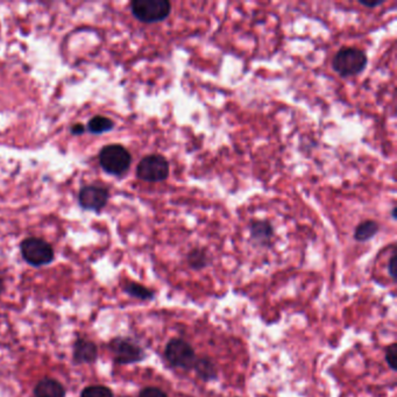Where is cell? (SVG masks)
Wrapping results in <instances>:
<instances>
[{"label":"cell","instance_id":"obj_1","mask_svg":"<svg viewBox=\"0 0 397 397\" xmlns=\"http://www.w3.org/2000/svg\"><path fill=\"white\" fill-rule=\"evenodd\" d=\"M367 55L364 50L355 47H345L338 50L332 59V68L342 77L357 76L367 67Z\"/></svg>","mask_w":397,"mask_h":397},{"label":"cell","instance_id":"obj_2","mask_svg":"<svg viewBox=\"0 0 397 397\" xmlns=\"http://www.w3.org/2000/svg\"><path fill=\"white\" fill-rule=\"evenodd\" d=\"M20 251L23 260L33 267H43L53 263L55 253L53 247L46 240L36 236H30L23 240Z\"/></svg>","mask_w":397,"mask_h":397},{"label":"cell","instance_id":"obj_3","mask_svg":"<svg viewBox=\"0 0 397 397\" xmlns=\"http://www.w3.org/2000/svg\"><path fill=\"white\" fill-rule=\"evenodd\" d=\"M99 163L108 174L122 176L131 167L132 156L122 144H108L100 151Z\"/></svg>","mask_w":397,"mask_h":397},{"label":"cell","instance_id":"obj_4","mask_svg":"<svg viewBox=\"0 0 397 397\" xmlns=\"http://www.w3.org/2000/svg\"><path fill=\"white\" fill-rule=\"evenodd\" d=\"M164 358L171 367L180 368L184 371H191L197 355L194 347L187 340L180 338L171 339L164 348Z\"/></svg>","mask_w":397,"mask_h":397},{"label":"cell","instance_id":"obj_5","mask_svg":"<svg viewBox=\"0 0 397 397\" xmlns=\"http://www.w3.org/2000/svg\"><path fill=\"white\" fill-rule=\"evenodd\" d=\"M131 10L132 14L142 23H160L171 16V4L168 0H134L131 4Z\"/></svg>","mask_w":397,"mask_h":397},{"label":"cell","instance_id":"obj_6","mask_svg":"<svg viewBox=\"0 0 397 397\" xmlns=\"http://www.w3.org/2000/svg\"><path fill=\"white\" fill-rule=\"evenodd\" d=\"M108 350L113 355V361L118 364H133L142 362L147 355L144 348L128 337H115L108 343Z\"/></svg>","mask_w":397,"mask_h":397},{"label":"cell","instance_id":"obj_7","mask_svg":"<svg viewBox=\"0 0 397 397\" xmlns=\"http://www.w3.org/2000/svg\"><path fill=\"white\" fill-rule=\"evenodd\" d=\"M171 173V167L167 159L159 154L147 155L139 162L137 176L146 182H162L167 180Z\"/></svg>","mask_w":397,"mask_h":397},{"label":"cell","instance_id":"obj_8","mask_svg":"<svg viewBox=\"0 0 397 397\" xmlns=\"http://www.w3.org/2000/svg\"><path fill=\"white\" fill-rule=\"evenodd\" d=\"M79 200L86 210L100 211L108 204V191L105 188L88 185L79 191Z\"/></svg>","mask_w":397,"mask_h":397},{"label":"cell","instance_id":"obj_9","mask_svg":"<svg viewBox=\"0 0 397 397\" xmlns=\"http://www.w3.org/2000/svg\"><path fill=\"white\" fill-rule=\"evenodd\" d=\"M98 358V347L86 338H77L72 348V359L76 364H90Z\"/></svg>","mask_w":397,"mask_h":397},{"label":"cell","instance_id":"obj_10","mask_svg":"<svg viewBox=\"0 0 397 397\" xmlns=\"http://www.w3.org/2000/svg\"><path fill=\"white\" fill-rule=\"evenodd\" d=\"M250 236L259 246H270L274 238V227L267 220H254L250 225Z\"/></svg>","mask_w":397,"mask_h":397},{"label":"cell","instance_id":"obj_11","mask_svg":"<svg viewBox=\"0 0 397 397\" xmlns=\"http://www.w3.org/2000/svg\"><path fill=\"white\" fill-rule=\"evenodd\" d=\"M66 388L55 379H41L34 388V397H66Z\"/></svg>","mask_w":397,"mask_h":397},{"label":"cell","instance_id":"obj_12","mask_svg":"<svg viewBox=\"0 0 397 397\" xmlns=\"http://www.w3.org/2000/svg\"><path fill=\"white\" fill-rule=\"evenodd\" d=\"M192 369L196 372L198 378L200 380H203L204 382H211V381L218 379V371H217L214 361L211 360L210 358H207V357L197 358Z\"/></svg>","mask_w":397,"mask_h":397},{"label":"cell","instance_id":"obj_13","mask_svg":"<svg viewBox=\"0 0 397 397\" xmlns=\"http://www.w3.org/2000/svg\"><path fill=\"white\" fill-rule=\"evenodd\" d=\"M379 224L375 220H364L359 224L355 232V239L359 243H366L378 234Z\"/></svg>","mask_w":397,"mask_h":397},{"label":"cell","instance_id":"obj_14","mask_svg":"<svg viewBox=\"0 0 397 397\" xmlns=\"http://www.w3.org/2000/svg\"><path fill=\"white\" fill-rule=\"evenodd\" d=\"M122 290L128 296H131L133 299H140V301H151L155 296L153 290L137 282L126 283L122 287Z\"/></svg>","mask_w":397,"mask_h":397},{"label":"cell","instance_id":"obj_15","mask_svg":"<svg viewBox=\"0 0 397 397\" xmlns=\"http://www.w3.org/2000/svg\"><path fill=\"white\" fill-rule=\"evenodd\" d=\"M188 265L191 270H202L209 266V256L207 252L202 248H194L188 253L187 255Z\"/></svg>","mask_w":397,"mask_h":397},{"label":"cell","instance_id":"obj_16","mask_svg":"<svg viewBox=\"0 0 397 397\" xmlns=\"http://www.w3.org/2000/svg\"><path fill=\"white\" fill-rule=\"evenodd\" d=\"M113 127H115V122L103 115H96L88 124V130L93 134H102L105 132L111 131Z\"/></svg>","mask_w":397,"mask_h":397},{"label":"cell","instance_id":"obj_17","mask_svg":"<svg viewBox=\"0 0 397 397\" xmlns=\"http://www.w3.org/2000/svg\"><path fill=\"white\" fill-rule=\"evenodd\" d=\"M79 397H115L113 391L103 384H92L83 389Z\"/></svg>","mask_w":397,"mask_h":397},{"label":"cell","instance_id":"obj_18","mask_svg":"<svg viewBox=\"0 0 397 397\" xmlns=\"http://www.w3.org/2000/svg\"><path fill=\"white\" fill-rule=\"evenodd\" d=\"M384 359L387 362L388 366L391 368V371H396V360H397V350L396 345L393 344L386 350V355Z\"/></svg>","mask_w":397,"mask_h":397},{"label":"cell","instance_id":"obj_19","mask_svg":"<svg viewBox=\"0 0 397 397\" xmlns=\"http://www.w3.org/2000/svg\"><path fill=\"white\" fill-rule=\"evenodd\" d=\"M138 397H168V395L160 388L146 387L139 393Z\"/></svg>","mask_w":397,"mask_h":397},{"label":"cell","instance_id":"obj_20","mask_svg":"<svg viewBox=\"0 0 397 397\" xmlns=\"http://www.w3.org/2000/svg\"><path fill=\"white\" fill-rule=\"evenodd\" d=\"M396 255L393 254L391 255V260H389V263H388V272H389V275H391V279L396 281V270H395V267H396Z\"/></svg>","mask_w":397,"mask_h":397},{"label":"cell","instance_id":"obj_21","mask_svg":"<svg viewBox=\"0 0 397 397\" xmlns=\"http://www.w3.org/2000/svg\"><path fill=\"white\" fill-rule=\"evenodd\" d=\"M361 5L364 7H369V8H374V7L380 6L381 4L384 3V0H375V1H364V0H359Z\"/></svg>","mask_w":397,"mask_h":397},{"label":"cell","instance_id":"obj_22","mask_svg":"<svg viewBox=\"0 0 397 397\" xmlns=\"http://www.w3.org/2000/svg\"><path fill=\"white\" fill-rule=\"evenodd\" d=\"M86 132V127L82 125V124H76V125L72 126L71 133L74 135H81Z\"/></svg>","mask_w":397,"mask_h":397},{"label":"cell","instance_id":"obj_23","mask_svg":"<svg viewBox=\"0 0 397 397\" xmlns=\"http://www.w3.org/2000/svg\"><path fill=\"white\" fill-rule=\"evenodd\" d=\"M5 292V277L3 272H0V295Z\"/></svg>","mask_w":397,"mask_h":397},{"label":"cell","instance_id":"obj_24","mask_svg":"<svg viewBox=\"0 0 397 397\" xmlns=\"http://www.w3.org/2000/svg\"><path fill=\"white\" fill-rule=\"evenodd\" d=\"M391 216L394 219H396V207H393V212H391Z\"/></svg>","mask_w":397,"mask_h":397}]
</instances>
